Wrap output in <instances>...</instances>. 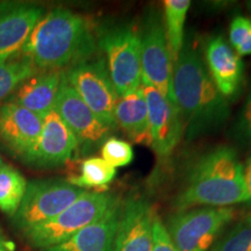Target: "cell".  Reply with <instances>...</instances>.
Returning a JSON list of instances; mask_svg holds the SVG:
<instances>
[{
	"label": "cell",
	"mask_w": 251,
	"mask_h": 251,
	"mask_svg": "<svg viewBox=\"0 0 251 251\" xmlns=\"http://www.w3.org/2000/svg\"><path fill=\"white\" fill-rule=\"evenodd\" d=\"M101 158L113 168H122L133 162L134 150L126 141L118 137H108L101 146Z\"/></svg>",
	"instance_id": "cell-26"
},
{
	"label": "cell",
	"mask_w": 251,
	"mask_h": 251,
	"mask_svg": "<svg viewBox=\"0 0 251 251\" xmlns=\"http://www.w3.org/2000/svg\"><path fill=\"white\" fill-rule=\"evenodd\" d=\"M45 9L29 2L0 4V62L17 57Z\"/></svg>",
	"instance_id": "cell-15"
},
{
	"label": "cell",
	"mask_w": 251,
	"mask_h": 251,
	"mask_svg": "<svg viewBox=\"0 0 251 251\" xmlns=\"http://www.w3.org/2000/svg\"><path fill=\"white\" fill-rule=\"evenodd\" d=\"M117 177V169L109 165L101 157H90L81 162L78 176L70 177L68 181L83 188H102L111 184Z\"/></svg>",
	"instance_id": "cell-22"
},
{
	"label": "cell",
	"mask_w": 251,
	"mask_h": 251,
	"mask_svg": "<svg viewBox=\"0 0 251 251\" xmlns=\"http://www.w3.org/2000/svg\"><path fill=\"white\" fill-rule=\"evenodd\" d=\"M63 71H37L18 86L11 101L43 119L54 108Z\"/></svg>",
	"instance_id": "cell-18"
},
{
	"label": "cell",
	"mask_w": 251,
	"mask_h": 251,
	"mask_svg": "<svg viewBox=\"0 0 251 251\" xmlns=\"http://www.w3.org/2000/svg\"><path fill=\"white\" fill-rule=\"evenodd\" d=\"M229 45L240 56L251 55V19L236 15L229 26Z\"/></svg>",
	"instance_id": "cell-25"
},
{
	"label": "cell",
	"mask_w": 251,
	"mask_h": 251,
	"mask_svg": "<svg viewBox=\"0 0 251 251\" xmlns=\"http://www.w3.org/2000/svg\"><path fill=\"white\" fill-rule=\"evenodd\" d=\"M27 180L20 171L9 165L0 168V211L15 215L26 192Z\"/></svg>",
	"instance_id": "cell-21"
},
{
	"label": "cell",
	"mask_w": 251,
	"mask_h": 251,
	"mask_svg": "<svg viewBox=\"0 0 251 251\" xmlns=\"http://www.w3.org/2000/svg\"><path fill=\"white\" fill-rule=\"evenodd\" d=\"M120 212L121 202L117 201L96 222L45 251H114Z\"/></svg>",
	"instance_id": "cell-17"
},
{
	"label": "cell",
	"mask_w": 251,
	"mask_h": 251,
	"mask_svg": "<svg viewBox=\"0 0 251 251\" xmlns=\"http://www.w3.org/2000/svg\"><path fill=\"white\" fill-rule=\"evenodd\" d=\"M54 109L76 136L78 146L84 147L85 150L102 146L113 131L91 111L63 75Z\"/></svg>",
	"instance_id": "cell-10"
},
{
	"label": "cell",
	"mask_w": 251,
	"mask_h": 251,
	"mask_svg": "<svg viewBox=\"0 0 251 251\" xmlns=\"http://www.w3.org/2000/svg\"><path fill=\"white\" fill-rule=\"evenodd\" d=\"M85 190L64 179H37L27 183L26 192L13 216L17 227L25 231L54 219L75 202Z\"/></svg>",
	"instance_id": "cell-7"
},
{
	"label": "cell",
	"mask_w": 251,
	"mask_h": 251,
	"mask_svg": "<svg viewBox=\"0 0 251 251\" xmlns=\"http://www.w3.org/2000/svg\"><path fill=\"white\" fill-rule=\"evenodd\" d=\"M78 141L54 108L43 118L42 129L28 163L54 168L67 163L78 149Z\"/></svg>",
	"instance_id": "cell-16"
},
{
	"label": "cell",
	"mask_w": 251,
	"mask_h": 251,
	"mask_svg": "<svg viewBox=\"0 0 251 251\" xmlns=\"http://www.w3.org/2000/svg\"><path fill=\"white\" fill-rule=\"evenodd\" d=\"M63 76L99 120L114 130L119 96L105 58H90L63 71Z\"/></svg>",
	"instance_id": "cell-9"
},
{
	"label": "cell",
	"mask_w": 251,
	"mask_h": 251,
	"mask_svg": "<svg viewBox=\"0 0 251 251\" xmlns=\"http://www.w3.org/2000/svg\"><path fill=\"white\" fill-rule=\"evenodd\" d=\"M203 59L216 89L228 101L235 100L242 92L244 63L227 40L214 35L206 40Z\"/></svg>",
	"instance_id": "cell-13"
},
{
	"label": "cell",
	"mask_w": 251,
	"mask_h": 251,
	"mask_svg": "<svg viewBox=\"0 0 251 251\" xmlns=\"http://www.w3.org/2000/svg\"><path fill=\"white\" fill-rule=\"evenodd\" d=\"M39 70L23 56L0 62V100L12 94L21 83Z\"/></svg>",
	"instance_id": "cell-23"
},
{
	"label": "cell",
	"mask_w": 251,
	"mask_h": 251,
	"mask_svg": "<svg viewBox=\"0 0 251 251\" xmlns=\"http://www.w3.org/2000/svg\"><path fill=\"white\" fill-rule=\"evenodd\" d=\"M234 218L231 207H196L174 213L164 226L179 251H209Z\"/></svg>",
	"instance_id": "cell-6"
},
{
	"label": "cell",
	"mask_w": 251,
	"mask_h": 251,
	"mask_svg": "<svg viewBox=\"0 0 251 251\" xmlns=\"http://www.w3.org/2000/svg\"><path fill=\"white\" fill-rule=\"evenodd\" d=\"M119 201L112 194L99 191H85L75 202L54 219L25 231L30 244L48 249L61 244L83 228L96 222Z\"/></svg>",
	"instance_id": "cell-5"
},
{
	"label": "cell",
	"mask_w": 251,
	"mask_h": 251,
	"mask_svg": "<svg viewBox=\"0 0 251 251\" xmlns=\"http://www.w3.org/2000/svg\"><path fill=\"white\" fill-rule=\"evenodd\" d=\"M209 251H251V212L220 236Z\"/></svg>",
	"instance_id": "cell-24"
},
{
	"label": "cell",
	"mask_w": 251,
	"mask_h": 251,
	"mask_svg": "<svg viewBox=\"0 0 251 251\" xmlns=\"http://www.w3.org/2000/svg\"><path fill=\"white\" fill-rule=\"evenodd\" d=\"M151 251H179L172 242L170 235L166 230L164 222L158 216L153 222V240Z\"/></svg>",
	"instance_id": "cell-28"
},
{
	"label": "cell",
	"mask_w": 251,
	"mask_h": 251,
	"mask_svg": "<svg viewBox=\"0 0 251 251\" xmlns=\"http://www.w3.org/2000/svg\"><path fill=\"white\" fill-rule=\"evenodd\" d=\"M172 92L187 141L218 131L230 117V106L207 70L201 49L190 35L174 63Z\"/></svg>",
	"instance_id": "cell-1"
},
{
	"label": "cell",
	"mask_w": 251,
	"mask_h": 251,
	"mask_svg": "<svg viewBox=\"0 0 251 251\" xmlns=\"http://www.w3.org/2000/svg\"><path fill=\"white\" fill-rule=\"evenodd\" d=\"M148 106L150 148L158 158L170 157L185 134L184 121L174 102L165 98L155 87L143 84Z\"/></svg>",
	"instance_id": "cell-11"
},
{
	"label": "cell",
	"mask_w": 251,
	"mask_h": 251,
	"mask_svg": "<svg viewBox=\"0 0 251 251\" xmlns=\"http://www.w3.org/2000/svg\"><path fill=\"white\" fill-rule=\"evenodd\" d=\"M96 36L118 96H126L142 86L141 40L136 25L128 21L103 24Z\"/></svg>",
	"instance_id": "cell-4"
},
{
	"label": "cell",
	"mask_w": 251,
	"mask_h": 251,
	"mask_svg": "<svg viewBox=\"0 0 251 251\" xmlns=\"http://www.w3.org/2000/svg\"><path fill=\"white\" fill-rule=\"evenodd\" d=\"M231 137L243 148L251 146V83L246 100L231 127Z\"/></svg>",
	"instance_id": "cell-27"
},
{
	"label": "cell",
	"mask_w": 251,
	"mask_h": 251,
	"mask_svg": "<svg viewBox=\"0 0 251 251\" xmlns=\"http://www.w3.org/2000/svg\"><path fill=\"white\" fill-rule=\"evenodd\" d=\"M244 166V178H246V184L248 188V193H249V202L251 205V155L248 157L246 165Z\"/></svg>",
	"instance_id": "cell-29"
},
{
	"label": "cell",
	"mask_w": 251,
	"mask_h": 251,
	"mask_svg": "<svg viewBox=\"0 0 251 251\" xmlns=\"http://www.w3.org/2000/svg\"><path fill=\"white\" fill-rule=\"evenodd\" d=\"M247 7H248V9H249V13L251 14V1L247 2Z\"/></svg>",
	"instance_id": "cell-31"
},
{
	"label": "cell",
	"mask_w": 251,
	"mask_h": 251,
	"mask_svg": "<svg viewBox=\"0 0 251 251\" xmlns=\"http://www.w3.org/2000/svg\"><path fill=\"white\" fill-rule=\"evenodd\" d=\"M157 216L148 200L131 197L121 205L114 251H151Z\"/></svg>",
	"instance_id": "cell-12"
},
{
	"label": "cell",
	"mask_w": 251,
	"mask_h": 251,
	"mask_svg": "<svg viewBox=\"0 0 251 251\" xmlns=\"http://www.w3.org/2000/svg\"><path fill=\"white\" fill-rule=\"evenodd\" d=\"M97 49L90 21L70 9L57 7L40 19L20 56L39 71H59L92 58Z\"/></svg>",
	"instance_id": "cell-2"
},
{
	"label": "cell",
	"mask_w": 251,
	"mask_h": 251,
	"mask_svg": "<svg viewBox=\"0 0 251 251\" xmlns=\"http://www.w3.org/2000/svg\"><path fill=\"white\" fill-rule=\"evenodd\" d=\"M0 251H7V246H6L2 237H0Z\"/></svg>",
	"instance_id": "cell-30"
},
{
	"label": "cell",
	"mask_w": 251,
	"mask_h": 251,
	"mask_svg": "<svg viewBox=\"0 0 251 251\" xmlns=\"http://www.w3.org/2000/svg\"><path fill=\"white\" fill-rule=\"evenodd\" d=\"M0 168H1V159H0Z\"/></svg>",
	"instance_id": "cell-32"
},
{
	"label": "cell",
	"mask_w": 251,
	"mask_h": 251,
	"mask_svg": "<svg viewBox=\"0 0 251 251\" xmlns=\"http://www.w3.org/2000/svg\"><path fill=\"white\" fill-rule=\"evenodd\" d=\"M43 119L18 103L0 106V140L9 151L25 162L29 161L42 129Z\"/></svg>",
	"instance_id": "cell-14"
},
{
	"label": "cell",
	"mask_w": 251,
	"mask_h": 251,
	"mask_svg": "<svg viewBox=\"0 0 251 251\" xmlns=\"http://www.w3.org/2000/svg\"><path fill=\"white\" fill-rule=\"evenodd\" d=\"M139 29L142 83L155 87L175 103L172 92L174 62L166 41L163 14L156 8L149 9Z\"/></svg>",
	"instance_id": "cell-8"
},
{
	"label": "cell",
	"mask_w": 251,
	"mask_h": 251,
	"mask_svg": "<svg viewBox=\"0 0 251 251\" xmlns=\"http://www.w3.org/2000/svg\"><path fill=\"white\" fill-rule=\"evenodd\" d=\"M244 166L234 148L215 147L191 164L174 199L176 212L196 207H230L249 202Z\"/></svg>",
	"instance_id": "cell-3"
},
{
	"label": "cell",
	"mask_w": 251,
	"mask_h": 251,
	"mask_svg": "<svg viewBox=\"0 0 251 251\" xmlns=\"http://www.w3.org/2000/svg\"><path fill=\"white\" fill-rule=\"evenodd\" d=\"M0 237H1V235H0Z\"/></svg>",
	"instance_id": "cell-33"
},
{
	"label": "cell",
	"mask_w": 251,
	"mask_h": 251,
	"mask_svg": "<svg viewBox=\"0 0 251 251\" xmlns=\"http://www.w3.org/2000/svg\"><path fill=\"white\" fill-rule=\"evenodd\" d=\"M190 0H165L163 8V23H164L165 36L172 62L175 63L183 48L185 40V21H186Z\"/></svg>",
	"instance_id": "cell-20"
},
{
	"label": "cell",
	"mask_w": 251,
	"mask_h": 251,
	"mask_svg": "<svg viewBox=\"0 0 251 251\" xmlns=\"http://www.w3.org/2000/svg\"><path fill=\"white\" fill-rule=\"evenodd\" d=\"M114 119L115 126L124 131L131 142L150 147L148 106L143 86L119 97Z\"/></svg>",
	"instance_id": "cell-19"
}]
</instances>
